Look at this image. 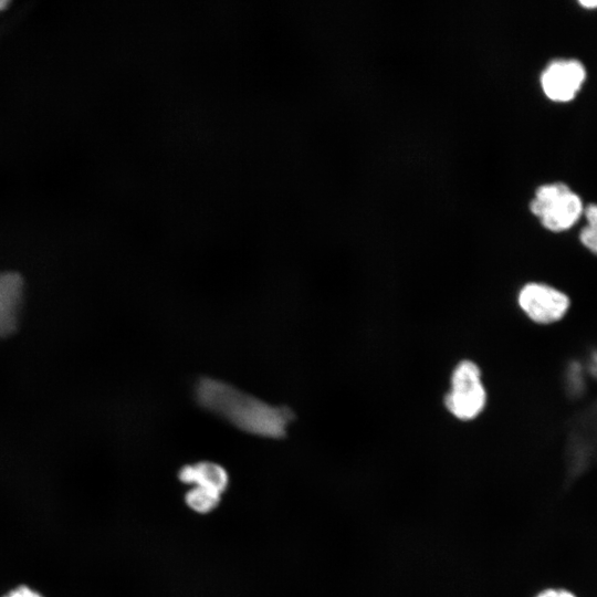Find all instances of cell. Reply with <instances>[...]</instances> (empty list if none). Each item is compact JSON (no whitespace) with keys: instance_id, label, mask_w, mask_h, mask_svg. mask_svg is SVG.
Here are the masks:
<instances>
[{"instance_id":"obj_1","label":"cell","mask_w":597,"mask_h":597,"mask_svg":"<svg viewBox=\"0 0 597 597\" xmlns=\"http://www.w3.org/2000/svg\"><path fill=\"white\" fill-rule=\"evenodd\" d=\"M197 402L238 429L264 438H281L292 422L286 407L272 406L230 384L200 379L195 387Z\"/></svg>"},{"instance_id":"obj_2","label":"cell","mask_w":597,"mask_h":597,"mask_svg":"<svg viewBox=\"0 0 597 597\" xmlns=\"http://www.w3.org/2000/svg\"><path fill=\"white\" fill-rule=\"evenodd\" d=\"M530 209L546 230L563 232L576 224L585 207L579 196L566 184L552 182L536 189Z\"/></svg>"},{"instance_id":"obj_3","label":"cell","mask_w":597,"mask_h":597,"mask_svg":"<svg viewBox=\"0 0 597 597\" xmlns=\"http://www.w3.org/2000/svg\"><path fill=\"white\" fill-rule=\"evenodd\" d=\"M486 391L479 366L469 359L461 360L452 371L451 387L444 397L448 411L459 420L470 421L483 411Z\"/></svg>"},{"instance_id":"obj_4","label":"cell","mask_w":597,"mask_h":597,"mask_svg":"<svg viewBox=\"0 0 597 597\" xmlns=\"http://www.w3.org/2000/svg\"><path fill=\"white\" fill-rule=\"evenodd\" d=\"M522 312L534 323L551 325L562 321L572 306L569 295L556 286L530 282L517 294Z\"/></svg>"},{"instance_id":"obj_5","label":"cell","mask_w":597,"mask_h":597,"mask_svg":"<svg viewBox=\"0 0 597 597\" xmlns=\"http://www.w3.org/2000/svg\"><path fill=\"white\" fill-rule=\"evenodd\" d=\"M586 78L584 65L574 59L552 61L541 75V85L545 95L558 103L572 101L582 88Z\"/></svg>"},{"instance_id":"obj_6","label":"cell","mask_w":597,"mask_h":597,"mask_svg":"<svg viewBox=\"0 0 597 597\" xmlns=\"http://www.w3.org/2000/svg\"><path fill=\"white\" fill-rule=\"evenodd\" d=\"M24 301V282L14 272H0V338L18 327Z\"/></svg>"},{"instance_id":"obj_7","label":"cell","mask_w":597,"mask_h":597,"mask_svg":"<svg viewBox=\"0 0 597 597\" xmlns=\"http://www.w3.org/2000/svg\"><path fill=\"white\" fill-rule=\"evenodd\" d=\"M179 480L186 484L222 494L229 484L227 471L218 463L201 461L188 464L179 471Z\"/></svg>"},{"instance_id":"obj_8","label":"cell","mask_w":597,"mask_h":597,"mask_svg":"<svg viewBox=\"0 0 597 597\" xmlns=\"http://www.w3.org/2000/svg\"><path fill=\"white\" fill-rule=\"evenodd\" d=\"M185 500L191 510L198 513H209L220 503L221 494L211 490L193 486L186 493Z\"/></svg>"},{"instance_id":"obj_9","label":"cell","mask_w":597,"mask_h":597,"mask_svg":"<svg viewBox=\"0 0 597 597\" xmlns=\"http://www.w3.org/2000/svg\"><path fill=\"white\" fill-rule=\"evenodd\" d=\"M586 224L579 231V241L591 254L597 256V203L585 207Z\"/></svg>"},{"instance_id":"obj_10","label":"cell","mask_w":597,"mask_h":597,"mask_svg":"<svg viewBox=\"0 0 597 597\" xmlns=\"http://www.w3.org/2000/svg\"><path fill=\"white\" fill-rule=\"evenodd\" d=\"M1 597H45L39 589L28 585L18 584L8 589Z\"/></svg>"},{"instance_id":"obj_11","label":"cell","mask_w":597,"mask_h":597,"mask_svg":"<svg viewBox=\"0 0 597 597\" xmlns=\"http://www.w3.org/2000/svg\"><path fill=\"white\" fill-rule=\"evenodd\" d=\"M534 597H577L566 588L549 587L538 591Z\"/></svg>"},{"instance_id":"obj_12","label":"cell","mask_w":597,"mask_h":597,"mask_svg":"<svg viewBox=\"0 0 597 597\" xmlns=\"http://www.w3.org/2000/svg\"><path fill=\"white\" fill-rule=\"evenodd\" d=\"M583 7L586 9H596L597 8V0H586L579 2Z\"/></svg>"},{"instance_id":"obj_13","label":"cell","mask_w":597,"mask_h":597,"mask_svg":"<svg viewBox=\"0 0 597 597\" xmlns=\"http://www.w3.org/2000/svg\"><path fill=\"white\" fill-rule=\"evenodd\" d=\"M9 6V2L8 1H2L0 0V11L6 9L7 7Z\"/></svg>"}]
</instances>
